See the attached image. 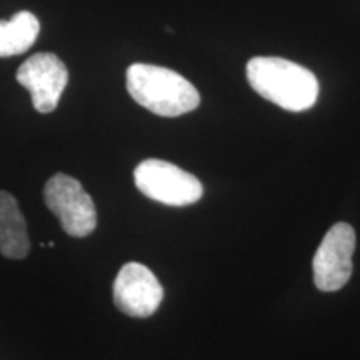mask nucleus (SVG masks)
Segmentation results:
<instances>
[{
	"mask_svg": "<svg viewBox=\"0 0 360 360\" xmlns=\"http://www.w3.org/2000/svg\"><path fill=\"white\" fill-rule=\"evenodd\" d=\"M247 80L260 97L283 110L304 112L319 97V82L312 72L287 58H250L247 64Z\"/></svg>",
	"mask_w": 360,
	"mask_h": 360,
	"instance_id": "1",
	"label": "nucleus"
},
{
	"mask_svg": "<svg viewBox=\"0 0 360 360\" xmlns=\"http://www.w3.org/2000/svg\"><path fill=\"white\" fill-rule=\"evenodd\" d=\"M127 90L139 105L160 117L184 115L200 103L199 92L186 77L159 65H130Z\"/></svg>",
	"mask_w": 360,
	"mask_h": 360,
	"instance_id": "2",
	"label": "nucleus"
},
{
	"mask_svg": "<svg viewBox=\"0 0 360 360\" xmlns=\"http://www.w3.org/2000/svg\"><path fill=\"white\" fill-rule=\"evenodd\" d=\"M134 182L150 200L172 207L195 204L204 193L195 175L160 159L141 162L134 170Z\"/></svg>",
	"mask_w": 360,
	"mask_h": 360,
	"instance_id": "3",
	"label": "nucleus"
},
{
	"mask_svg": "<svg viewBox=\"0 0 360 360\" xmlns=\"http://www.w3.org/2000/svg\"><path fill=\"white\" fill-rule=\"evenodd\" d=\"M44 200L69 236L87 237L96 231V205L77 179L56 174L45 184Z\"/></svg>",
	"mask_w": 360,
	"mask_h": 360,
	"instance_id": "4",
	"label": "nucleus"
},
{
	"mask_svg": "<svg viewBox=\"0 0 360 360\" xmlns=\"http://www.w3.org/2000/svg\"><path fill=\"white\" fill-rule=\"evenodd\" d=\"M355 231L352 225L339 222L322 238L312 260L315 287L322 292L340 290L352 276Z\"/></svg>",
	"mask_w": 360,
	"mask_h": 360,
	"instance_id": "5",
	"label": "nucleus"
},
{
	"mask_svg": "<svg viewBox=\"0 0 360 360\" xmlns=\"http://www.w3.org/2000/svg\"><path fill=\"white\" fill-rule=\"evenodd\" d=\"M17 82L30 92L34 109L49 114L57 109L69 82V70L56 53H34L17 70Z\"/></svg>",
	"mask_w": 360,
	"mask_h": 360,
	"instance_id": "6",
	"label": "nucleus"
},
{
	"mask_svg": "<svg viewBox=\"0 0 360 360\" xmlns=\"http://www.w3.org/2000/svg\"><path fill=\"white\" fill-rule=\"evenodd\" d=\"M164 299L159 278L150 269L139 262H129L117 274L114 282V304L120 312L135 319L155 314Z\"/></svg>",
	"mask_w": 360,
	"mask_h": 360,
	"instance_id": "7",
	"label": "nucleus"
},
{
	"mask_svg": "<svg viewBox=\"0 0 360 360\" xmlns=\"http://www.w3.org/2000/svg\"><path fill=\"white\" fill-rule=\"evenodd\" d=\"M30 250L25 219L15 197L0 191V254L7 259H24Z\"/></svg>",
	"mask_w": 360,
	"mask_h": 360,
	"instance_id": "8",
	"label": "nucleus"
},
{
	"mask_svg": "<svg viewBox=\"0 0 360 360\" xmlns=\"http://www.w3.org/2000/svg\"><path fill=\"white\" fill-rule=\"evenodd\" d=\"M40 22L32 12L22 11L11 20H0V57L20 56L35 44Z\"/></svg>",
	"mask_w": 360,
	"mask_h": 360,
	"instance_id": "9",
	"label": "nucleus"
}]
</instances>
